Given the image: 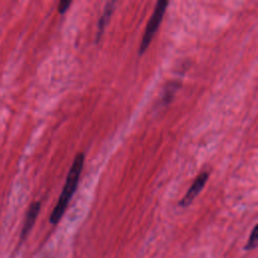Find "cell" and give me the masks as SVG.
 <instances>
[{"label":"cell","instance_id":"cell-1","mask_svg":"<svg viewBox=\"0 0 258 258\" xmlns=\"http://www.w3.org/2000/svg\"><path fill=\"white\" fill-rule=\"evenodd\" d=\"M84 161H85V155L82 152H79L74 161L73 164L70 168V171L68 173L63 188L60 192V196L58 198V201L55 205V207L53 208V211L50 215L49 218V222L52 225H55L59 222V220L61 219L77 186H78V182L80 179V175L84 166Z\"/></svg>","mask_w":258,"mask_h":258},{"label":"cell","instance_id":"cell-2","mask_svg":"<svg viewBox=\"0 0 258 258\" xmlns=\"http://www.w3.org/2000/svg\"><path fill=\"white\" fill-rule=\"evenodd\" d=\"M168 5L167 0H158L156 3V6L154 8V11L147 23V26L144 30V34L140 43V48H139V54H142L150 44L153 35L155 34L156 30L159 27V24L162 20V17L165 13L166 7Z\"/></svg>","mask_w":258,"mask_h":258},{"label":"cell","instance_id":"cell-3","mask_svg":"<svg viewBox=\"0 0 258 258\" xmlns=\"http://www.w3.org/2000/svg\"><path fill=\"white\" fill-rule=\"evenodd\" d=\"M208 178H209V172H207V171L201 172L198 175V177L196 178V180L192 182V184L189 187V189L187 190V192L184 195V197L179 202V206L187 207L188 205H190L192 203V201L195 200V198L200 194V191L204 187Z\"/></svg>","mask_w":258,"mask_h":258},{"label":"cell","instance_id":"cell-4","mask_svg":"<svg viewBox=\"0 0 258 258\" xmlns=\"http://www.w3.org/2000/svg\"><path fill=\"white\" fill-rule=\"evenodd\" d=\"M39 210H40V203L39 202H34L30 205V207L28 209V212L26 214V218H25V221H24V224H23V227H22L21 235H20V238L22 240L25 239V237L28 235L31 228L33 227L34 222H35V220L37 218V215L39 213Z\"/></svg>","mask_w":258,"mask_h":258},{"label":"cell","instance_id":"cell-5","mask_svg":"<svg viewBox=\"0 0 258 258\" xmlns=\"http://www.w3.org/2000/svg\"><path fill=\"white\" fill-rule=\"evenodd\" d=\"M114 8H115V2L113 1H110L106 4L105 6V9H104V12L102 14V16L100 17L99 19V22H98V31H97V37H96V41H99L101 35L103 34V31L107 25V23L109 22L110 18H111V15L114 11Z\"/></svg>","mask_w":258,"mask_h":258},{"label":"cell","instance_id":"cell-6","mask_svg":"<svg viewBox=\"0 0 258 258\" xmlns=\"http://www.w3.org/2000/svg\"><path fill=\"white\" fill-rule=\"evenodd\" d=\"M177 88H178V84L176 82H170L167 84V87L164 89V94L162 97V101L164 104H168L171 101Z\"/></svg>","mask_w":258,"mask_h":258},{"label":"cell","instance_id":"cell-7","mask_svg":"<svg viewBox=\"0 0 258 258\" xmlns=\"http://www.w3.org/2000/svg\"><path fill=\"white\" fill-rule=\"evenodd\" d=\"M257 246V226H255L250 234V237L248 239V242L245 246L246 250H253Z\"/></svg>","mask_w":258,"mask_h":258},{"label":"cell","instance_id":"cell-8","mask_svg":"<svg viewBox=\"0 0 258 258\" xmlns=\"http://www.w3.org/2000/svg\"><path fill=\"white\" fill-rule=\"evenodd\" d=\"M72 4V1L71 0H61L60 2H59V4H58V12L60 13V14H62V13H64L67 10H68V8H69V6Z\"/></svg>","mask_w":258,"mask_h":258}]
</instances>
